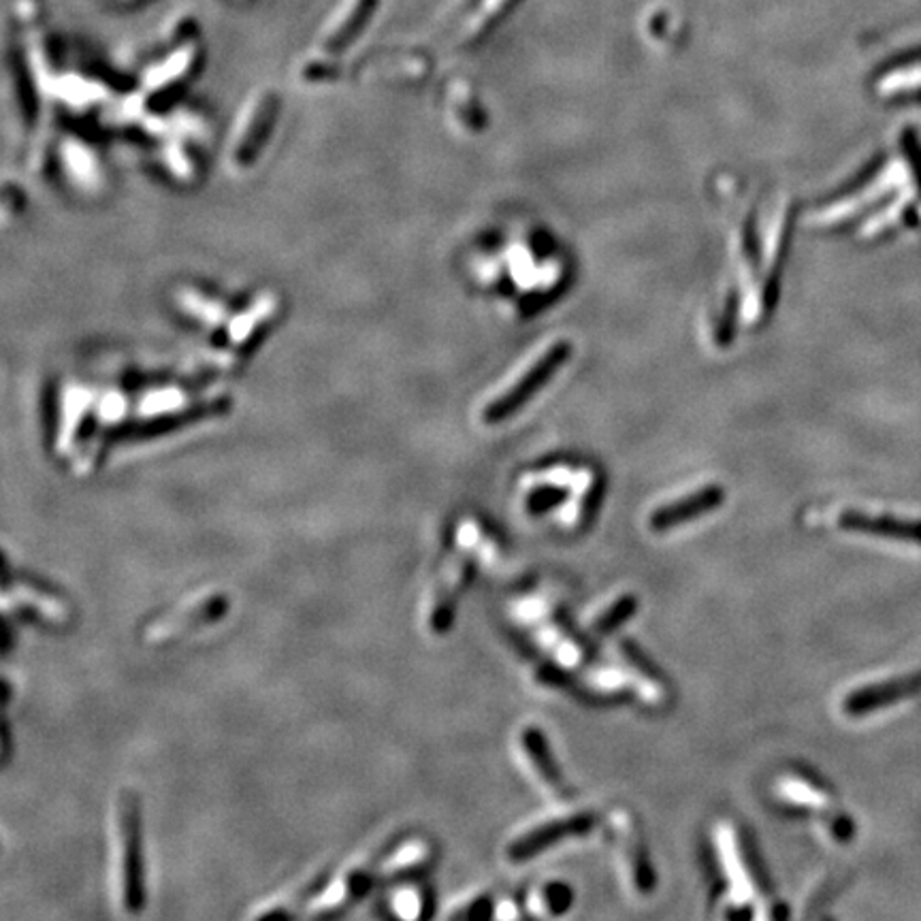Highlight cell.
Instances as JSON below:
<instances>
[{
	"label": "cell",
	"mask_w": 921,
	"mask_h": 921,
	"mask_svg": "<svg viewBox=\"0 0 921 921\" xmlns=\"http://www.w3.org/2000/svg\"><path fill=\"white\" fill-rule=\"evenodd\" d=\"M111 892L122 916H135L144 905L142 815L131 791H120L111 809Z\"/></svg>",
	"instance_id": "6da1fadb"
},
{
	"label": "cell",
	"mask_w": 921,
	"mask_h": 921,
	"mask_svg": "<svg viewBox=\"0 0 921 921\" xmlns=\"http://www.w3.org/2000/svg\"><path fill=\"white\" fill-rule=\"evenodd\" d=\"M569 355H572V346L567 340H560L547 351H542L527 369H523V373L512 382L511 386L502 391V395H498L491 404H487V408L482 412V420L489 425H495L511 418L512 414H516L529 400L536 397V393L557 373L562 365L567 363Z\"/></svg>",
	"instance_id": "7a4b0ae2"
},
{
	"label": "cell",
	"mask_w": 921,
	"mask_h": 921,
	"mask_svg": "<svg viewBox=\"0 0 921 921\" xmlns=\"http://www.w3.org/2000/svg\"><path fill=\"white\" fill-rule=\"evenodd\" d=\"M229 611V598L224 591L204 589L188 600H184L177 609L160 616L146 629V640L152 644H169L186 638L195 629L213 625Z\"/></svg>",
	"instance_id": "3957f363"
},
{
	"label": "cell",
	"mask_w": 921,
	"mask_h": 921,
	"mask_svg": "<svg viewBox=\"0 0 921 921\" xmlns=\"http://www.w3.org/2000/svg\"><path fill=\"white\" fill-rule=\"evenodd\" d=\"M591 825H593L591 815H572V818L544 823V825L531 830L529 834H525L523 838H518L516 843H512L511 849H508V858L512 862H523L527 858L538 856L542 849L553 847L560 840H565V838L576 836V834H585L587 830H591Z\"/></svg>",
	"instance_id": "277c9868"
},
{
	"label": "cell",
	"mask_w": 921,
	"mask_h": 921,
	"mask_svg": "<svg viewBox=\"0 0 921 921\" xmlns=\"http://www.w3.org/2000/svg\"><path fill=\"white\" fill-rule=\"evenodd\" d=\"M721 502H723V489L716 487V484H709V487L693 491L691 495H687L683 500H676L667 506H662L660 511L653 512L649 523L655 531H665V529H672L680 523L693 520V518L713 511L716 506H721Z\"/></svg>",
	"instance_id": "5b68a950"
},
{
	"label": "cell",
	"mask_w": 921,
	"mask_h": 921,
	"mask_svg": "<svg viewBox=\"0 0 921 921\" xmlns=\"http://www.w3.org/2000/svg\"><path fill=\"white\" fill-rule=\"evenodd\" d=\"M838 525L847 531L872 533L892 540H911L921 542V520H898L892 516H867L860 512H847L840 516Z\"/></svg>",
	"instance_id": "8992f818"
},
{
	"label": "cell",
	"mask_w": 921,
	"mask_h": 921,
	"mask_svg": "<svg viewBox=\"0 0 921 921\" xmlns=\"http://www.w3.org/2000/svg\"><path fill=\"white\" fill-rule=\"evenodd\" d=\"M525 747H527V753L531 756L533 764L544 774V778L555 781L557 778V772H555V766H553V762H551V758H549V753L544 749L542 736L536 729H527L525 732Z\"/></svg>",
	"instance_id": "52a82bcc"
},
{
	"label": "cell",
	"mask_w": 921,
	"mask_h": 921,
	"mask_svg": "<svg viewBox=\"0 0 921 921\" xmlns=\"http://www.w3.org/2000/svg\"><path fill=\"white\" fill-rule=\"evenodd\" d=\"M634 613H636V598L634 595H625V598H621L616 604H613L606 613L602 614L595 621V629L600 634H609L611 629L618 627L621 623H625Z\"/></svg>",
	"instance_id": "ba28073f"
},
{
	"label": "cell",
	"mask_w": 921,
	"mask_h": 921,
	"mask_svg": "<svg viewBox=\"0 0 921 921\" xmlns=\"http://www.w3.org/2000/svg\"><path fill=\"white\" fill-rule=\"evenodd\" d=\"M900 146H902V152H905V158L909 162L911 175H913L916 186H918L921 195V146L918 137H916V133L913 131H905L902 133V139H900Z\"/></svg>",
	"instance_id": "9c48e42d"
},
{
	"label": "cell",
	"mask_w": 921,
	"mask_h": 921,
	"mask_svg": "<svg viewBox=\"0 0 921 921\" xmlns=\"http://www.w3.org/2000/svg\"><path fill=\"white\" fill-rule=\"evenodd\" d=\"M9 702V687L7 683L0 678V762L7 756V723H4V709Z\"/></svg>",
	"instance_id": "30bf717a"
},
{
	"label": "cell",
	"mask_w": 921,
	"mask_h": 921,
	"mask_svg": "<svg viewBox=\"0 0 921 921\" xmlns=\"http://www.w3.org/2000/svg\"><path fill=\"white\" fill-rule=\"evenodd\" d=\"M547 900H549V905L553 907V911H555V913H560L563 909H567V902H569V892L565 889V885H553V887H549V892H547Z\"/></svg>",
	"instance_id": "8fae6325"
},
{
	"label": "cell",
	"mask_w": 921,
	"mask_h": 921,
	"mask_svg": "<svg viewBox=\"0 0 921 921\" xmlns=\"http://www.w3.org/2000/svg\"><path fill=\"white\" fill-rule=\"evenodd\" d=\"M506 0H484V4H482V11H480V20H476V26L474 28H482L484 26V22L493 15V13H498L500 9H502V4H504Z\"/></svg>",
	"instance_id": "7c38bea8"
},
{
	"label": "cell",
	"mask_w": 921,
	"mask_h": 921,
	"mask_svg": "<svg viewBox=\"0 0 921 921\" xmlns=\"http://www.w3.org/2000/svg\"><path fill=\"white\" fill-rule=\"evenodd\" d=\"M4 647V642H2V627H0V649Z\"/></svg>",
	"instance_id": "4fadbf2b"
}]
</instances>
